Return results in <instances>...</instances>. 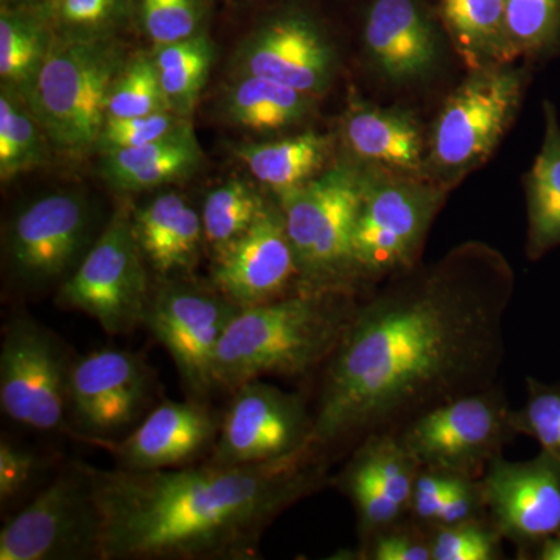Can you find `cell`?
I'll list each match as a JSON object with an SVG mask.
<instances>
[{
	"mask_svg": "<svg viewBox=\"0 0 560 560\" xmlns=\"http://www.w3.org/2000/svg\"><path fill=\"white\" fill-rule=\"evenodd\" d=\"M511 293L506 268L469 250L359 304L326 363L312 451L490 388Z\"/></svg>",
	"mask_w": 560,
	"mask_h": 560,
	"instance_id": "6da1fadb",
	"label": "cell"
},
{
	"mask_svg": "<svg viewBox=\"0 0 560 560\" xmlns=\"http://www.w3.org/2000/svg\"><path fill=\"white\" fill-rule=\"evenodd\" d=\"M300 285L296 256L280 208L268 205L237 241L213 254L212 285L241 308L287 296Z\"/></svg>",
	"mask_w": 560,
	"mask_h": 560,
	"instance_id": "ac0fdd59",
	"label": "cell"
},
{
	"mask_svg": "<svg viewBox=\"0 0 560 560\" xmlns=\"http://www.w3.org/2000/svg\"><path fill=\"white\" fill-rule=\"evenodd\" d=\"M337 485L355 508L361 545L378 530L388 528L408 515V512L401 510L396 501L390 500L374 478L353 459L349 460L348 466L337 478Z\"/></svg>",
	"mask_w": 560,
	"mask_h": 560,
	"instance_id": "8d00e7d4",
	"label": "cell"
},
{
	"mask_svg": "<svg viewBox=\"0 0 560 560\" xmlns=\"http://www.w3.org/2000/svg\"><path fill=\"white\" fill-rule=\"evenodd\" d=\"M267 208L265 198L246 180L230 179L210 191L201 220L205 241L212 246L213 254L237 241Z\"/></svg>",
	"mask_w": 560,
	"mask_h": 560,
	"instance_id": "4dcf8cb0",
	"label": "cell"
},
{
	"mask_svg": "<svg viewBox=\"0 0 560 560\" xmlns=\"http://www.w3.org/2000/svg\"><path fill=\"white\" fill-rule=\"evenodd\" d=\"M241 307L215 287L167 279L151 289L143 324L171 353L180 382L195 399L217 388L220 342Z\"/></svg>",
	"mask_w": 560,
	"mask_h": 560,
	"instance_id": "30bf717a",
	"label": "cell"
},
{
	"mask_svg": "<svg viewBox=\"0 0 560 560\" xmlns=\"http://www.w3.org/2000/svg\"><path fill=\"white\" fill-rule=\"evenodd\" d=\"M342 139L357 160L405 173L425 172V142L408 110L381 108L353 95L342 119Z\"/></svg>",
	"mask_w": 560,
	"mask_h": 560,
	"instance_id": "44dd1931",
	"label": "cell"
},
{
	"mask_svg": "<svg viewBox=\"0 0 560 560\" xmlns=\"http://www.w3.org/2000/svg\"><path fill=\"white\" fill-rule=\"evenodd\" d=\"M480 485L486 515L518 555H533L560 533V460L550 453L521 463L499 456Z\"/></svg>",
	"mask_w": 560,
	"mask_h": 560,
	"instance_id": "2e32d148",
	"label": "cell"
},
{
	"mask_svg": "<svg viewBox=\"0 0 560 560\" xmlns=\"http://www.w3.org/2000/svg\"><path fill=\"white\" fill-rule=\"evenodd\" d=\"M153 58L162 91L173 113L190 117L208 81L215 49L209 33L202 31L178 43L154 46Z\"/></svg>",
	"mask_w": 560,
	"mask_h": 560,
	"instance_id": "f1b7e54d",
	"label": "cell"
},
{
	"mask_svg": "<svg viewBox=\"0 0 560 560\" xmlns=\"http://www.w3.org/2000/svg\"><path fill=\"white\" fill-rule=\"evenodd\" d=\"M202 161V151L194 130L175 138L103 151V176L121 191L156 189L191 175Z\"/></svg>",
	"mask_w": 560,
	"mask_h": 560,
	"instance_id": "603a6c76",
	"label": "cell"
},
{
	"mask_svg": "<svg viewBox=\"0 0 560 560\" xmlns=\"http://www.w3.org/2000/svg\"><path fill=\"white\" fill-rule=\"evenodd\" d=\"M357 307L352 290L331 289L241 308L220 342L217 388L232 393L264 375L302 377L326 366Z\"/></svg>",
	"mask_w": 560,
	"mask_h": 560,
	"instance_id": "3957f363",
	"label": "cell"
},
{
	"mask_svg": "<svg viewBox=\"0 0 560 560\" xmlns=\"http://www.w3.org/2000/svg\"><path fill=\"white\" fill-rule=\"evenodd\" d=\"M512 58L551 54L560 44V0H504Z\"/></svg>",
	"mask_w": 560,
	"mask_h": 560,
	"instance_id": "d6a6232c",
	"label": "cell"
},
{
	"mask_svg": "<svg viewBox=\"0 0 560 560\" xmlns=\"http://www.w3.org/2000/svg\"><path fill=\"white\" fill-rule=\"evenodd\" d=\"M127 61L116 36L55 35L38 75L22 94L55 149L80 158L98 147L110 88Z\"/></svg>",
	"mask_w": 560,
	"mask_h": 560,
	"instance_id": "277c9868",
	"label": "cell"
},
{
	"mask_svg": "<svg viewBox=\"0 0 560 560\" xmlns=\"http://www.w3.org/2000/svg\"><path fill=\"white\" fill-rule=\"evenodd\" d=\"M232 393L209 463H271L311 448L313 416L300 394L287 393L259 378L243 383Z\"/></svg>",
	"mask_w": 560,
	"mask_h": 560,
	"instance_id": "4fadbf2b",
	"label": "cell"
},
{
	"mask_svg": "<svg viewBox=\"0 0 560 560\" xmlns=\"http://www.w3.org/2000/svg\"><path fill=\"white\" fill-rule=\"evenodd\" d=\"M313 95L278 81L237 75L221 101L224 119L246 130L271 132L300 124L311 114Z\"/></svg>",
	"mask_w": 560,
	"mask_h": 560,
	"instance_id": "484cf974",
	"label": "cell"
},
{
	"mask_svg": "<svg viewBox=\"0 0 560 560\" xmlns=\"http://www.w3.org/2000/svg\"><path fill=\"white\" fill-rule=\"evenodd\" d=\"M234 66L237 75L278 81L316 97L334 79L335 51L312 14L289 7L254 27L242 40Z\"/></svg>",
	"mask_w": 560,
	"mask_h": 560,
	"instance_id": "e0dca14e",
	"label": "cell"
},
{
	"mask_svg": "<svg viewBox=\"0 0 560 560\" xmlns=\"http://www.w3.org/2000/svg\"><path fill=\"white\" fill-rule=\"evenodd\" d=\"M92 212L79 191H55L16 213L7 235L14 278L31 289L65 282L91 248Z\"/></svg>",
	"mask_w": 560,
	"mask_h": 560,
	"instance_id": "5bb4252c",
	"label": "cell"
},
{
	"mask_svg": "<svg viewBox=\"0 0 560 560\" xmlns=\"http://www.w3.org/2000/svg\"><path fill=\"white\" fill-rule=\"evenodd\" d=\"M441 14L456 50L471 69L514 60L504 0H441Z\"/></svg>",
	"mask_w": 560,
	"mask_h": 560,
	"instance_id": "83f0119b",
	"label": "cell"
},
{
	"mask_svg": "<svg viewBox=\"0 0 560 560\" xmlns=\"http://www.w3.org/2000/svg\"><path fill=\"white\" fill-rule=\"evenodd\" d=\"M530 558L537 560H560V533L541 541Z\"/></svg>",
	"mask_w": 560,
	"mask_h": 560,
	"instance_id": "ee69618b",
	"label": "cell"
},
{
	"mask_svg": "<svg viewBox=\"0 0 560 560\" xmlns=\"http://www.w3.org/2000/svg\"><path fill=\"white\" fill-rule=\"evenodd\" d=\"M431 560H499L503 559L501 537L488 517L430 526Z\"/></svg>",
	"mask_w": 560,
	"mask_h": 560,
	"instance_id": "74e56055",
	"label": "cell"
},
{
	"mask_svg": "<svg viewBox=\"0 0 560 560\" xmlns=\"http://www.w3.org/2000/svg\"><path fill=\"white\" fill-rule=\"evenodd\" d=\"M544 142L526 176L529 259L560 246V124L550 102L544 103Z\"/></svg>",
	"mask_w": 560,
	"mask_h": 560,
	"instance_id": "cb8c5ba5",
	"label": "cell"
},
{
	"mask_svg": "<svg viewBox=\"0 0 560 560\" xmlns=\"http://www.w3.org/2000/svg\"><path fill=\"white\" fill-rule=\"evenodd\" d=\"M172 110L151 55L128 60L110 88L108 119H130Z\"/></svg>",
	"mask_w": 560,
	"mask_h": 560,
	"instance_id": "e575fe53",
	"label": "cell"
},
{
	"mask_svg": "<svg viewBox=\"0 0 560 560\" xmlns=\"http://www.w3.org/2000/svg\"><path fill=\"white\" fill-rule=\"evenodd\" d=\"M40 470L36 453L3 438L0 442V503L5 506L20 497Z\"/></svg>",
	"mask_w": 560,
	"mask_h": 560,
	"instance_id": "b9f144b4",
	"label": "cell"
},
{
	"mask_svg": "<svg viewBox=\"0 0 560 560\" xmlns=\"http://www.w3.org/2000/svg\"><path fill=\"white\" fill-rule=\"evenodd\" d=\"M55 28L43 3L0 9V79L24 94L32 86L54 43Z\"/></svg>",
	"mask_w": 560,
	"mask_h": 560,
	"instance_id": "4316f807",
	"label": "cell"
},
{
	"mask_svg": "<svg viewBox=\"0 0 560 560\" xmlns=\"http://www.w3.org/2000/svg\"><path fill=\"white\" fill-rule=\"evenodd\" d=\"M459 475L436 469L420 470L415 482L408 515L422 525L431 526L444 501L451 497Z\"/></svg>",
	"mask_w": 560,
	"mask_h": 560,
	"instance_id": "7bdbcfd3",
	"label": "cell"
},
{
	"mask_svg": "<svg viewBox=\"0 0 560 560\" xmlns=\"http://www.w3.org/2000/svg\"><path fill=\"white\" fill-rule=\"evenodd\" d=\"M72 363L54 331L31 316H14L0 350L2 411L28 429H60L68 418Z\"/></svg>",
	"mask_w": 560,
	"mask_h": 560,
	"instance_id": "8fae6325",
	"label": "cell"
},
{
	"mask_svg": "<svg viewBox=\"0 0 560 560\" xmlns=\"http://www.w3.org/2000/svg\"><path fill=\"white\" fill-rule=\"evenodd\" d=\"M153 394L149 366L124 349L73 360L68 416L88 440L113 442L139 422Z\"/></svg>",
	"mask_w": 560,
	"mask_h": 560,
	"instance_id": "9a60e30c",
	"label": "cell"
},
{
	"mask_svg": "<svg viewBox=\"0 0 560 560\" xmlns=\"http://www.w3.org/2000/svg\"><path fill=\"white\" fill-rule=\"evenodd\" d=\"M445 191L433 180L364 175L352 241L357 279L410 270Z\"/></svg>",
	"mask_w": 560,
	"mask_h": 560,
	"instance_id": "52a82bcc",
	"label": "cell"
},
{
	"mask_svg": "<svg viewBox=\"0 0 560 560\" xmlns=\"http://www.w3.org/2000/svg\"><path fill=\"white\" fill-rule=\"evenodd\" d=\"M350 459L360 464L401 510H410L412 489L422 467L405 447L399 434L393 431L368 434Z\"/></svg>",
	"mask_w": 560,
	"mask_h": 560,
	"instance_id": "1f68e13d",
	"label": "cell"
},
{
	"mask_svg": "<svg viewBox=\"0 0 560 560\" xmlns=\"http://www.w3.org/2000/svg\"><path fill=\"white\" fill-rule=\"evenodd\" d=\"M363 178L341 164L279 195L300 270L298 290L349 289L357 280L352 241Z\"/></svg>",
	"mask_w": 560,
	"mask_h": 560,
	"instance_id": "5b68a950",
	"label": "cell"
},
{
	"mask_svg": "<svg viewBox=\"0 0 560 560\" xmlns=\"http://www.w3.org/2000/svg\"><path fill=\"white\" fill-rule=\"evenodd\" d=\"M132 231L151 270L162 278L197 267L205 242L200 213L179 194H162L132 213Z\"/></svg>",
	"mask_w": 560,
	"mask_h": 560,
	"instance_id": "7402d4cb",
	"label": "cell"
},
{
	"mask_svg": "<svg viewBox=\"0 0 560 560\" xmlns=\"http://www.w3.org/2000/svg\"><path fill=\"white\" fill-rule=\"evenodd\" d=\"M135 7L147 38L165 46L206 31L210 0H135Z\"/></svg>",
	"mask_w": 560,
	"mask_h": 560,
	"instance_id": "d590c367",
	"label": "cell"
},
{
	"mask_svg": "<svg viewBox=\"0 0 560 560\" xmlns=\"http://www.w3.org/2000/svg\"><path fill=\"white\" fill-rule=\"evenodd\" d=\"M234 153L261 186L279 197L323 173L329 160L330 138L307 131L272 142L243 143Z\"/></svg>",
	"mask_w": 560,
	"mask_h": 560,
	"instance_id": "d4e9b609",
	"label": "cell"
},
{
	"mask_svg": "<svg viewBox=\"0 0 560 560\" xmlns=\"http://www.w3.org/2000/svg\"><path fill=\"white\" fill-rule=\"evenodd\" d=\"M359 559L370 560H431V528L407 518L394 523L388 528L364 541L360 547Z\"/></svg>",
	"mask_w": 560,
	"mask_h": 560,
	"instance_id": "60d3db41",
	"label": "cell"
},
{
	"mask_svg": "<svg viewBox=\"0 0 560 560\" xmlns=\"http://www.w3.org/2000/svg\"><path fill=\"white\" fill-rule=\"evenodd\" d=\"M46 132L27 102L13 88L0 94V178L9 183L21 173L35 171L46 162Z\"/></svg>",
	"mask_w": 560,
	"mask_h": 560,
	"instance_id": "f546056e",
	"label": "cell"
},
{
	"mask_svg": "<svg viewBox=\"0 0 560 560\" xmlns=\"http://www.w3.org/2000/svg\"><path fill=\"white\" fill-rule=\"evenodd\" d=\"M101 521L83 463L62 470L0 530V560L98 559Z\"/></svg>",
	"mask_w": 560,
	"mask_h": 560,
	"instance_id": "7c38bea8",
	"label": "cell"
},
{
	"mask_svg": "<svg viewBox=\"0 0 560 560\" xmlns=\"http://www.w3.org/2000/svg\"><path fill=\"white\" fill-rule=\"evenodd\" d=\"M512 422L517 434L534 438L541 451L560 460V386L528 378V400L512 411Z\"/></svg>",
	"mask_w": 560,
	"mask_h": 560,
	"instance_id": "f35d334b",
	"label": "cell"
},
{
	"mask_svg": "<svg viewBox=\"0 0 560 560\" xmlns=\"http://www.w3.org/2000/svg\"><path fill=\"white\" fill-rule=\"evenodd\" d=\"M43 7L60 35L116 36L136 21L135 0H47Z\"/></svg>",
	"mask_w": 560,
	"mask_h": 560,
	"instance_id": "836d02e7",
	"label": "cell"
},
{
	"mask_svg": "<svg viewBox=\"0 0 560 560\" xmlns=\"http://www.w3.org/2000/svg\"><path fill=\"white\" fill-rule=\"evenodd\" d=\"M219 431V420L197 400H167L109 448L121 469H176L212 451Z\"/></svg>",
	"mask_w": 560,
	"mask_h": 560,
	"instance_id": "d6986e66",
	"label": "cell"
},
{
	"mask_svg": "<svg viewBox=\"0 0 560 560\" xmlns=\"http://www.w3.org/2000/svg\"><path fill=\"white\" fill-rule=\"evenodd\" d=\"M194 130L190 117H183L173 110L130 117V119H106L98 149L103 151L132 149L149 145L161 140L175 138Z\"/></svg>",
	"mask_w": 560,
	"mask_h": 560,
	"instance_id": "ab89813d",
	"label": "cell"
},
{
	"mask_svg": "<svg viewBox=\"0 0 560 560\" xmlns=\"http://www.w3.org/2000/svg\"><path fill=\"white\" fill-rule=\"evenodd\" d=\"M319 455L164 470L83 464L101 521L98 559H254L268 525L330 480Z\"/></svg>",
	"mask_w": 560,
	"mask_h": 560,
	"instance_id": "7a4b0ae2",
	"label": "cell"
},
{
	"mask_svg": "<svg viewBox=\"0 0 560 560\" xmlns=\"http://www.w3.org/2000/svg\"><path fill=\"white\" fill-rule=\"evenodd\" d=\"M525 72L508 65L471 69L434 121L425 171L451 187L480 167L499 145L521 108Z\"/></svg>",
	"mask_w": 560,
	"mask_h": 560,
	"instance_id": "8992f818",
	"label": "cell"
},
{
	"mask_svg": "<svg viewBox=\"0 0 560 560\" xmlns=\"http://www.w3.org/2000/svg\"><path fill=\"white\" fill-rule=\"evenodd\" d=\"M242 3H256L259 2V0H241Z\"/></svg>",
	"mask_w": 560,
	"mask_h": 560,
	"instance_id": "bcb514c9",
	"label": "cell"
},
{
	"mask_svg": "<svg viewBox=\"0 0 560 560\" xmlns=\"http://www.w3.org/2000/svg\"><path fill=\"white\" fill-rule=\"evenodd\" d=\"M150 293L132 213L119 208L75 271L61 283L57 304L97 320L108 335H124L143 324Z\"/></svg>",
	"mask_w": 560,
	"mask_h": 560,
	"instance_id": "9c48e42d",
	"label": "cell"
},
{
	"mask_svg": "<svg viewBox=\"0 0 560 560\" xmlns=\"http://www.w3.org/2000/svg\"><path fill=\"white\" fill-rule=\"evenodd\" d=\"M46 2L47 0H2L5 5H40Z\"/></svg>",
	"mask_w": 560,
	"mask_h": 560,
	"instance_id": "f6af8a7d",
	"label": "cell"
},
{
	"mask_svg": "<svg viewBox=\"0 0 560 560\" xmlns=\"http://www.w3.org/2000/svg\"><path fill=\"white\" fill-rule=\"evenodd\" d=\"M397 434L423 469L480 480L517 431L503 394L490 386L420 412Z\"/></svg>",
	"mask_w": 560,
	"mask_h": 560,
	"instance_id": "ba28073f",
	"label": "cell"
},
{
	"mask_svg": "<svg viewBox=\"0 0 560 560\" xmlns=\"http://www.w3.org/2000/svg\"><path fill=\"white\" fill-rule=\"evenodd\" d=\"M363 38L371 60L394 83L422 79L436 65V27L418 0H374Z\"/></svg>",
	"mask_w": 560,
	"mask_h": 560,
	"instance_id": "ffe728a7",
	"label": "cell"
}]
</instances>
